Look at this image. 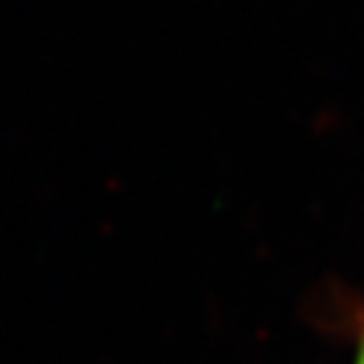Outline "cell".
Wrapping results in <instances>:
<instances>
[{
  "mask_svg": "<svg viewBox=\"0 0 364 364\" xmlns=\"http://www.w3.org/2000/svg\"><path fill=\"white\" fill-rule=\"evenodd\" d=\"M353 364H364V332H362V338H359L356 353H353Z\"/></svg>",
  "mask_w": 364,
  "mask_h": 364,
  "instance_id": "6da1fadb",
  "label": "cell"
}]
</instances>
